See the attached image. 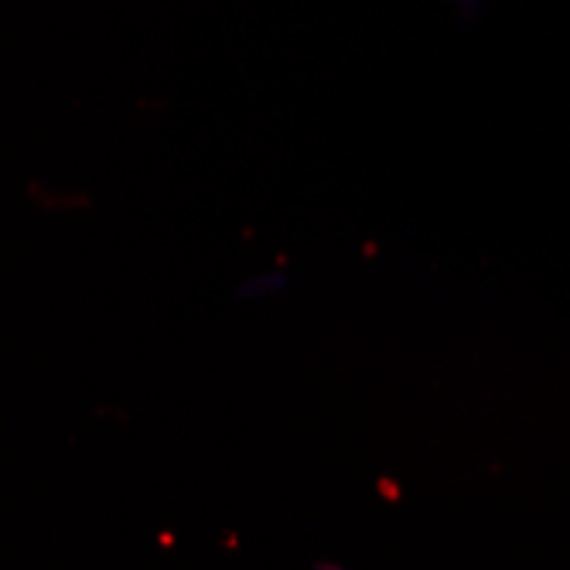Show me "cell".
Listing matches in <instances>:
<instances>
[{
	"label": "cell",
	"mask_w": 570,
	"mask_h": 570,
	"mask_svg": "<svg viewBox=\"0 0 570 570\" xmlns=\"http://www.w3.org/2000/svg\"><path fill=\"white\" fill-rule=\"evenodd\" d=\"M380 489H383V495H386V499H400V492H396L393 485H380Z\"/></svg>",
	"instance_id": "cell-1"
}]
</instances>
